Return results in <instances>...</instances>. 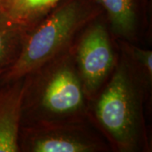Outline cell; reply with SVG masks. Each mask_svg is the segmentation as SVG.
<instances>
[{
    "mask_svg": "<svg viewBox=\"0 0 152 152\" xmlns=\"http://www.w3.org/2000/svg\"><path fill=\"white\" fill-rule=\"evenodd\" d=\"M96 0H63L27 31L16 58L0 75L4 86L31 75L61 54L100 12Z\"/></svg>",
    "mask_w": 152,
    "mask_h": 152,
    "instance_id": "obj_1",
    "label": "cell"
},
{
    "mask_svg": "<svg viewBox=\"0 0 152 152\" xmlns=\"http://www.w3.org/2000/svg\"><path fill=\"white\" fill-rule=\"evenodd\" d=\"M38 77L35 89L29 86V110L39 123H55L80 115L85 91L76 66L69 57L58 58ZM30 81V80H29Z\"/></svg>",
    "mask_w": 152,
    "mask_h": 152,
    "instance_id": "obj_2",
    "label": "cell"
},
{
    "mask_svg": "<svg viewBox=\"0 0 152 152\" xmlns=\"http://www.w3.org/2000/svg\"><path fill=\"white\" fill-rule=\"evenodd\" d=\"M96 117L121 151H134L141 134V111L130 69L121 62L96 105Z\"/></svg>",
    "mask_w": 152,
    "mask_h": 152,
    "instance_id": "obj_3",
    "label": "cell"
},
{
    "mask_svg": "<svg viewBox=\"0 0 152 152\" xmlns=\"http://www.w3.org/2000/svg\"><path fill=\"white\" fill-rule=\"evenodd\" d=\"M114 55L109 34L102 23L85 31L76 50V69L85 94L92 96L113 69Z\"/></svg>",
    "mask_w": 152,
    "mask_h": 152,
    "instance_id": "obj_4",
    "label": "cell"
},
{
    "mask_svg": "<svg viewBox=\"0 0 152 152\" xmlns=\"http://www.w3.org/2000/svg\"><path fill=\"white\" fill-rule=\"evenodd\" d=\"M26 131L23 145L32 152H94L102 145L81 127L55 123H39Z\"/></svg>",
    "mask_w": 152,
    "mask_h": 152,
    "instance_id": "obj_5",
    "label": "cell"
},
{
    "mask_svg": "<svg viewBox=\"0 0 152 152\" xmlns=\"http://www.w3.org/2000/svg\"><path fill=\"white\" fill-rule=\"evenodd\" d=\"M29 76L4 85L0 89V152H17L22 106Z\"/></svg>",
    "mask_w": 152,
    "mask_h": 152,
    "instance_id": "obj_6",
    "label": "cell"
},
{
    "mask_svg": "<svg viewBox=\"0 0 152 152\" xmlns=\"http://www.w3.org/2000/svg\"><path fill=\"white\" fill-rule=\"evenodd\" d=\"M63 0H0V12L26 31Z\"/></svg>",
    "mask_w": 152,
    "mask_h": 152,
    "instance_id": "obj_7",
    "label": "cell"
},
{
    "mask_svg": "<svg viewBox=\"0 0 152 152\" xmlns=\"http://www.w3.org/2000/svg\"><path fill=\"white\" fill-rule=\"evenodd\" d=\"M107 12L115 34L125 39L135 36L138 0H96Z\"/></svg>",
    "mask_w": 152,
    "mask_h": 152,
    "instance_id": "obj_8",
    "label": "cell"
},
{
    "mask_svg": "<svg viewBox=\"0 0 152 152\" xmlns=\"http://www.w3.org/2000/svg\"><path fill=\"white\" fill-rule=\"evenodd\" d=\"M26 30L0 12V65L8 66L16 58Z\"/></svg>",
    "mask_w": 152,
    "mask_h": 152,
    "instance_id": "obj_9",
    "label": "cell"
},
{
    "mask_svg": "<svg viewBox=\"0 0 152 152\" xmlns=\"http://www.w3.org/2000/svg\"><path fill=\"white\" fill-rule=\"evenodd\" d=\"M128 53H129L132 59L136 63L139 69L142 73L146 82L151 83L152 76V52L151 50H145L138 47L126 45Z\"/></svg>",
    "mask_w": 152,
    "mask_h": 152,
    "instance_id": "obj_10",
    "label": "cell"
},
{
    "mask_svg": "<svg viewBox=\"0 0 152 152\" xmlns=\"http://www.w3.org/2000/svg\"><path fill=\"white\" fill-rule=\"evenodd\" d=\"M6 67L7 66H2V65H0V75L4 73V71L5 70V69H6Z\"/></svg>",
    "mask_w": 152,
    "mask_h": 152,
    "instance_id": "obj_11",
    "label": "cell"
}]
</instances>
